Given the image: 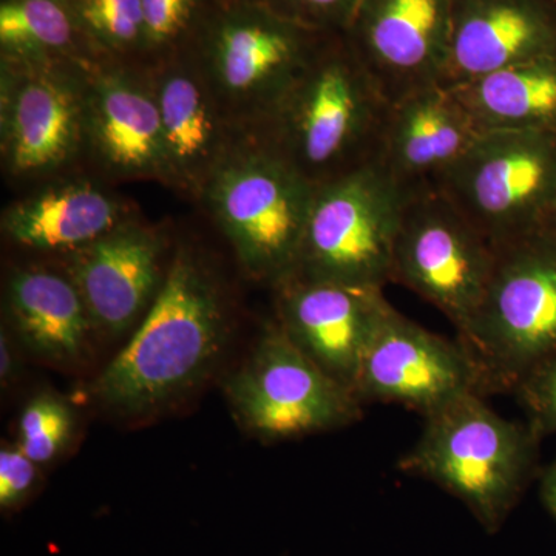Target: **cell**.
I'll return each instance as SVG.
<instances>
[{
	"label": "cell",
	"mask_w": 556,
	"mask_h": 556,
	"mask_svg": "<svg viewBox=\"0 0 556 556\" xmlns=\"http://www.w3.org/2000/svg\"><path fill=\"white\" fill-rule=\"evenodd\" d=\"M388 109L342 33H329L265 121L263 142L318 188L378 160Z\"/></svg>",
	"instance_id": "6da1fadb"
},
{
	"label": "cell",
	"mask_w": 556,
	"mask_h": 556,
	"mask_svg": "<svg viewBox=\"0 0 556 556\" xmlns=\"http://www.w3.org/2000/svg\"><path fill=\"white\" fill-rule=\"evenodd\" d=\"M424 419L399 470L441 486L466 504L486 533H496L532 479L541 438L529 424L497 415L479 393Z\"/></svg>",
	"instance_id": "7a4b0ae2"
},
{
	"label": "cell",
	"mask_w": 556,
	"mask_h": 556,
	"mask_svg": "<svg viewBox=\"0 0 556 556\" xmlns=\"http://www.w3.org/2000/svg\"><path fill=\"white\" fill-rule=\"evenodd\" d=\"M223 336L217 288L195 258L178 254L141 327L98 379L97 396L126 413L159 407L203 375Z\"/></svg>",
	"instance_id": "3957f363"
},
{
	"label": "cell",
	"mask_w": 556,
	"mask_h": 556,
	"mask_svg": "<svg viewBox=\"0 0 556 556\" xmlns=\"http://www.w3.org/2000/svg\"><path fill=\"white\" fill-rule=\"evenodd\" d=\"M490 390L515 391L556 351V233L497 251L477 313L459 334Z\"/></svg>",
	"instance_id": "277c9868"
},
{
	"label": "cell",
	"mask_w": 556,
	"mask_h": 556,
	"mask_svg": "<svg viewBox=\"0 0 556 556\" xmlns=\"http://www.w3.org/2000/svg\"><path fill=\"white\" fill-rule=\"evenodd\" d=\"M328 35L265 2L215 0L188 50L208 83L265 123Z\"/></svg>",
	"instance_id": "5b68a950"
},
{
	"label": "cell",
	"mask_w": 556,
	"mask_h": 556,
	"mask_svg": "<svg viewBox=\"0 0 556 556\" xmlns=\"http://www.w3.org/2000/svg\"><path fill=\"white\" fill-rule=\"evenodd\" d=\"M495 251L548 230L556 193V135L484 131L434 182Z\"/></svg>",
	"instance_id": "8992f818"
},
{
	"label": "cell",
	"mask_w": 556,
	"mask_h": 556,
	"mask_svg": "<svg viewBox=\"0 0 556 556\" xmlns=\"http://www.w3.org/2000/svg\"><path fill=\"white\" fill-rule=\"evenodd\" d=\"M408 197L378 163L318 186L295 274L383 289Z\"/></svg>",
	"instance_id": "52a82bcc"
},
{
	"label": "cell",
	"mask_w": 556,
	"mask_h": 556,
	"mask_svg": "<svg viewBox=\"0 0 556 556\" xmlns=\"http://www.w3.org/2000/svg\"><path fill=\"white\" fill-rule=\"evenodd\" d=\"M313 185L266 142L218 164L208 201L241 262L280 285L298 270Z\"/></svg>",
	"instance_id": "ba28073f"
},
{
	"label": "cell",
	"mask_w": 556,
	"mask_h": 556,
	"mask_svg": "<svg viewBox=\"0 0 556 556\" xmlns=\"http://www.w3.org/2000/svg\"><path fill=\"white\" fill-rule=\"evenodd\" d=\"M497 252L438 189L409 190L391 281L412 289L463 332L484 298Z\"/></svg>",
	"instance_id": "9c48e42d"
},
{
	"label": "cell",
	"mask_w": 556,
	"mask_h": 556,
	"mask_svg": "<svg viewBox=\"0 0 556 556\" xmlns=\"http://www.w3.org/2000/svg\"><path fill=\"white\" fill-rule=\"evenodd\" d=\"M230 393L244 424L274 441L346 426L357 419L362 405L280 327L266 332Z\"/></svg>",
	"instance_id": "30bf717a"
},
{
	"label": "cell",
	"mask_w": 556,
	"mask_h": 556,
	"mask_svg": "<svg viewBox=\"0 0 556 556\" xmlns=\"http://www.w3.org/2000/svg\"><path fill=\"white\" fill-rule=\"evenodd\" d=\"M484 394L477 358L460 340L428 331L391 306L368 343L354 387L361 404L404 405L424 417L468 394Z\"/></svg>",
	"instance_id": "8fae6325"
},
{
	"label": "cell",
	"mask_w": 556,
	"mask_h": 556,
	"mask_svg": "<svg viewBox=\"0 0 556 556\" xmlns=\"http://www.w3.org/2000/svg\"><path fill=\"white\" fill-rule=\"evenodd\" d=\"M455 0H361L342 33L387 101L442 86Z\"/></svg>",
	"instance_id": "7c38bea8"
},
{
	"label": "cell",
	"mask_w": 556,
	"mask_h": 556,
	"mask_svg": "<svg viewBox=\"0 0 556 556\" xmlns=\"http://www.w3.org/2000/svg\"><path fill=\"white\" fill-rule=\"evenodd\" d=\"M390 309L383 289L294 274L280 283L278 327L354 394L362 358Z\"/></svg>",
	"instance_id": "4fadbf2b"
},
{
	"label": "cell",
	"mask_w": 556,
	"mask_h": 556,
	"mask_svg": "<svg viewBox=\"0 0 556 556\" xmlns=\"http://www.w3.org/2000/svg\"><path fill=\"white\" fill-rule=\"evenodd\" d=\"M556 54V0H455L447 89Z\"/></svg>",
	"instance_id": "5bb4252c"
},
{
	"label": "cell",
	"mask_w": 556,
	"mask_h": 556,
	"mask_svg": "<svg viewBox=\"0 0 556 556\" xmlns=\"http://www.w3.org/2000/svg\"><path fill=\"white\" fill-rule=\"evenodd\" d=\"M482 134L452 90L428 87L391 102L375 163L407 190L433 188Z\"/></svg>",
	"instance_id": "9a60e30c"
},
{
	"label": "cell",
	"mask_w": 556,
	"mask_h": 556,
	"mask_svg": "<svg viewBox=\"0 0 556 556\" xmlns=\"http://www.w3.org/2000/svg\"><path fill=\"white\" fill-rule=\"evenodd\" d=\"M16 86L7 100L3 148L14 174L31 175L61 166L78 144L80 108L58 64H11Z\"/></svg>",
	"instance_id": "2e32d148"
},
{
	"label": "cell",
	"mask_w": 556,
	"mask_h": 556,
	"mask_svg": "<svg viewBox=\"0 0 556 556\" xmlns=\"http://www.w3.org/2000/svg\"><path fill=\"white\" fill-rule=\"evenodd\" d=\"M160 280V244L135 226H116L104 237L78 249L73 283L90 320L109 332L134 324Z\"/></svg>",
	"instance_id": "e0dca14e"
},
{
	"label": "cell",
	"mask_w": 556,
	"mask_h": 556,
	"mask_svg": "<svg viewBox=\"0 0 556 556\" xmlns=\"http://www.w3.org/2000/svg\"><path fill=\"white\" fill-rule=\"evenodd\" d=\"M86 123L98 155L127 175L167 172L163 127L153 91L123 68H104L93 80Z\"/></svg>",
	"instance_id": "ac0fdd59"
},
{
	"label": "cell",
	"mask_w": 556,
	"mask_h": 556,
	"mask_svg": "<svg viewBox=\"0 0 556 556\" xmlns=\"http://www.w3.org/2000/svg\"><path fill=\"white\" fill-rule=\"evenodd\" d=\"M156 104L163 127L167 172L195 179L217 160V113L208 97L206 75L189 50L160 61Z\"/></svg>",
	"instance_id": "d6986e66"
},
{
	"label": "cell",
	"mask_w": 556,
	"mask_h": 556,
	"mask_svg": "<svg viewBox=\"0 0 556 556\" xmlns=\"http://www.w3.org/2000/svg\"><path fill=\"white\" fill-rule=\"evenodd\" d=\"M450 90L481 131L556 135V54L497 70Z\"/></svg>",
	"instance_id": "ffe728a7"
},
{
	"label": "cell",
	"mask_w": 556,
	"mask_h": 556,
	"mask_svg": "<svg viewBox=\"0 0 556 556\" xmlns=\"http://www.w3.org/2000/svg\"><path fill=\"white\" fill-rule=\"evenodd\" d=\"M119 208L89 185H67L17 203L7 214V233L21 247L39 251L80 249L118 226Z\"/></svg>",
	"instance_id": "44dd1931"
},
{
	"label": "cell",
	"mask_w": 556,
	"mask_h": 556,
	"mask_svg": "<svg viewBox=\"0 0 556 556\" xmlns=\"http://www.w3.org/2000/svg\"><path fill=\"white\" fill-rule=\"evenodd\" d=\"M11 316L22 340L54 362L75 361L86 346L90 316L73 281L43 269L11 277Z\"/></svg>",
	"instance_id": "7402d4cb"
},
{
	"label": "cell",
	"mask_w": 556,
	"mask_h": 556,
	"mask_svg": "<svg viewBox=\"0 0 556 556\" xmlns=\"http://www.w3.org/2000/svg\"><path fill=\"white\" fill-rule=\"evenodd\" d=\"M0 49L11 64L104 60L80 30L70 0H2Z\"/></svg>",
	"instance_id": "603a6c76"
},
{
	"label": "cell",
	"mask_w": 556,
	"mask_h": 556,
	"mask_svg": "<svg viewBox=\"0 0 556 556\" xmlns=\"http://www.w3.org/2000/svg\"><path fill=\"white\" fill-rule=\"evenodd\" d=\"M80 30L104 60L144 58L141 0H70Z\"/></svg>",
	"instance_id": "cb8c5ba5"
},
{
	"label": "cell",
	"mask_w": 556,
	"mask_h": 556,
	"mask_svg": "<svg viewBox=\"0 0 556 556\" xmlns=\"http://www.w3.org/2000/svg\"><path fill=\"white\" fill-rule=\"evenodd\" d=\"M215 0H141L146 54L163 61L188 50Z\"/></svg>",
	"instance_id": "d4e9b609"
},
{
	"label": "cell",
	"mask_w": 556,
	"mask_h": 556,
	"mask_svg": "<svg viewBox=\"0 0 556 556\" xmlns=\"http://www.w3.org/2000/svg\"><path fill=\"white\" fill-rule=\"evenodd\" d=\"M72 428L73 417L67 405L42 394L22 412L17 448L33 463H49L67 444Z\"/></svg>",
	"instance_id": "484cf974"
},
{
	"label": "cell",
	"mask_w": 556,
	"mask_h": 556,
	"mask_svg": "<svg viewBox=\"0 0 556 556\" xmlns=\"http://www.w3.org/2000/svg\"><path fill=\"white\" fill-rule=\"evenodd\" d=\"M527 415V424L538 438L556 434V351L514 391Z\"/></svg>",
	"instance_id": "4316f807"
},
{
	"label": "cell",
	"mask_w": 556,
	"mask_h": 556,
	"mask_svg": "<svg viewBox=\"0 0 556 556\" xmlns=\"http://www.w3.org/2000/svg\"><path fill=\"white\" fill-rule=\"evenodd\" d=\"M361 0H268L278 13L324 33H343Z\"/></svg>",
	"instance_id": "83f0119b"
},
{
	"label": "cell",
	"mask_w": 556,
	"mask_h": 556,
	"mask_svg": "<svg viewBox=\"0 0 556 556\" xmlns=\"http://www.w3.org/2000/svg\"><path fill=\"white\" fill-rule=\"evenodd\" d=\"M36 481V463L20 448L0 452V507L14 510L27 500Z\"/></svg>",
	"instance_id": "f1b7e54d"
},
{
	"label": "cell",
	"mask_w": 556,
	"mask_h": 556,
	"mask_svg": "<svg viewBox=\"0 0 556 556\" xmlns=\"http://www.w3.org/2000/svg\"><path fill=\"white\" fill-rule=\"evenodd\" d=\"M541 500L556 522V459L541 479Z\"/></svg>",
	"instance_id": "f546056e"
},
{
	"label": "cell",
	"mask_w": 556,
	"mask_h": 556,
	"mask_svg": "<svg viewBox=\"0 0 556 556\" xmlns=\"http://www.w3.org/2000/svg\"><path fill=\"white\" fill-rule=\"evenodd\" d=\"M13 375V356H11V345L5 334H2V342H0V376L2 380L10 379Z\"/></svg>",
	"instance_id": "4dcf8cb0"
},
{
	"label": "cell",
	"mask_w": 556,
	"mask_h": 556,
	"mask_svg": "<svg viewBox=\"0 0 556 556\" xmlns=\"http://www.w3.org/2000/svg\"><path fill=\"white\" fill-rule=\"evenodd\" d=\"M548 230L556 233V193L554 208H552L551 223H548Z\"/></svg>",
	"instance_id": "1f68e13d"
},
{
	"label": "cell",
	"mask_w": 556,
	"mask_h": 556,
	"mask_svg": "<svg viewBox=\"0 0 556 556\" xmlns=\"http://www.w3.org/2000/svg\"><path fill=\"white\" fill-rule=\"evenodd\" d=\"M247 2H265V3H268V0H247Z\"/></svg>",
	"instance_id": "d6a6232c"
}]
</instances>
